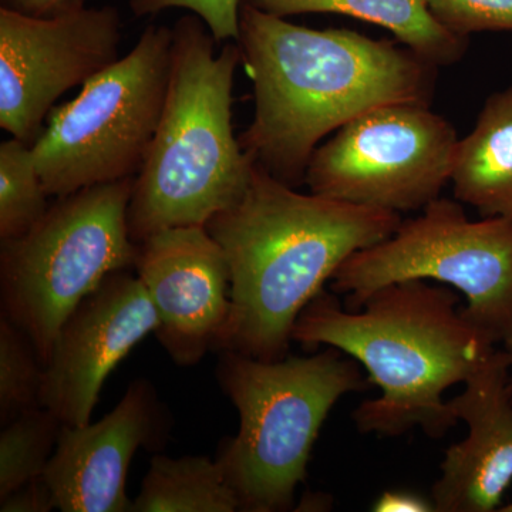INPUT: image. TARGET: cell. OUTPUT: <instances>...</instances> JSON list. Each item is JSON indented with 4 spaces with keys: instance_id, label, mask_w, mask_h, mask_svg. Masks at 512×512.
Wrapping results in <instances>:
<instances>
[{
    "instance_id": "1",
    "label": "cell",
    "mask_w": 512,
    "mask_h": 512,
    "mask_svg": "<svg viewBox=\"0 0 512 512\" xmlns=\"http://www.w3.org/2000/svg\"><path fill=\"white\" fill-rule=\"evenodd\" d=\"M237 43L255 100L239 143L291 187L305 181L316 146L332 131L384 104H430L439 69L409 47L293 25L247 0Z\"/></svg>"
},
{
    "instance_id": "2",
    "label": "cell",
    "mask_w": 512,
    "mask_h": 512,
    "mask_svg": "<svg viewBox=\"0 0 512 512\" xmlns=\"http://www.w3.org/2000/svg\"><path fill=\"white\" fill-rule=\"evenodd\" d=\"M400 224L399 212L301 194L256 164L244 197L205 225L231 275V316L218 350L285 359L296 320L325 282Z\"/></svg>"
},
{
    "instance_id": "3",
    "label": "cell",
    "mask_w": 512,
    "mask_h": 512,
    "mask_svg": "<svg viewBox=\"0 0 512 512\" xmlns=\"http://www.w3.org/2000/svg\"><path fill=\"white\" fill-rule=\"evenodd\" d=\"M454 291L410 279L377 289L355 312L322 291L299 315L293 342L339 349L382 390L353 412L360 433L397 437L420 427L437 440L458 423L443 394L497 345L464 316Z\"/></svg>"
},
{
    "instance_id": "4",
    "label": "cell",
    "mask_w": 512,
    "mask_h": 512,
    "mask_svg": "<svg viewBox=\"0 0 512 512\" xmlns=\"http://www.w3.org/2000/svg\"><path fill=\"white\" fill-rule=\"evenodd\" d=\"M217 45L194 13L175 22L163 114L128 204V229L138 245L163 229L205 227L251 184L256 163L232 127L241 47L227 43L217 53Z\"/></svg>"
},
{
    "instance_id": "5",
    "label": "cell",
    "mask_w": 512,
    "mask_h": 512,
    "mask_svg": "<svg viewBox=\"0 0 512 512\" xmlns=\"http://www.w3.org/2000/svg\"><path fill=\"white\" fill-rule=\"evenodd\" d=\"M217 380L241 420L217 461L244 512L291 510L330 410L370 386L359 362L329 346L276 362L221 350Z\"/></svg>"
},
{
    "instance_id": "6",
    "label": "cell",
    "mask_w": 512,
    "mask_h": 512,
    "mask_svg": "<svg viewBox=\"0 0 512 512\" xmlns=\"http://www.w3.org/2000/svg\"><path fill=\"white\" fill-rule=\"evenodd\" d=\"M134 178L56 198L26 234L2 242V315L32 339L45 367L77 305L107 276L136 269L140 245L127 221Z\"/></svg>"
},
{
    "instance_id": "7",
    "label": "cell",
    "mask_w": 512,
    "mask_h": 512,
    "mask_svg": "<svg viewBox=\"0 0 512 512\" xmlns=\"http://www.w3.org/2000/svg\"><path fill=\"white\" fill-rule=\"evenodd\" d=\"M173 28L150 25L136 46L56 106L32 143L50 197L134 178L163 114Z\"/></svg>"
},
{
    "instance_id": "8",
    "label": "cell",
    "mask_w": 512,
    "mask_h": 512,
    "mask_svg": "<svg viewBox=\"0 0 512 512\" xmlns=\"http://www.w3.org/2000/svg\"><path fill=\"white\" fill-rule=\"evenodd\" d=\"M433 279L466 295L464 316L495 345L512 343V220L471 221L460 201L436 198L392 237L350 255L330 289L359 311L383 286Z\"/></svg>"
},
{
    "instance_id": "9",
    "label": "cell",
    "mask_w": 512,
    "mask_h": 512,
    "mask_svg": "<svg viewBox=\"0 0 512 512\" xmlns=\"http://www.w3.org/2000/svg\"><path fill=\"white\" fill-rule=\"evenodd\" d=\"M456 128L424 103L366 111L316 148L306 170L312 194L393 212L440 197L456 160Z\"/></svg>"
},
{
    "instance_id": "10",
    "label": "cell",
    "mask_w": 512,
    "mask_h": 512,
    "mask_svg": "<svg viewBox=\"0 0 512 512\" xmlns=\"http://www.w3.org/2000/svg\"><path fill=\"white\" fill-rule=\"evenodd\" d=\"M113 6L33 16L0 6V127L32 144L64 93L120 59Z\"/></svg>"
},
{
    "instance_id": "11",
    "label": "cell",
    "mask_w": 512,
    "mask_h": 512,
    "mask_svg": "<svg viewBox=\"0 0 512 512\" xmlns=\"http://www.w3.org/2000/svg\"><path fill=\"white\" fill-rule=\"evenodd\" d=\"M158 318L143 282L114 272L64 320L45 367L42 406L63 424L90 423L104 380Z\"/></svg>"
},
{
    "instance_id": "12",
    "label": "cell",
    "mask_w": 512,
    "mask_h": 512,
    "mask_svg": "<svg viewBox=\"0 0 512 512\" xmlns=\"http://www.w3.org/2000/svg\"><path fill=\"white\" fill-rule=\"evenodd\" d=\"M136 272L156 309L154 333L177 365H197L220 348L231 316V275L207 228H168L144 239Z\"/></svg>"
},
{
    "instance_id": "13",
    "label": "cell",
    "mask_w": 512,
    "mask_h": 512,
    "mask_svg": "<svg viewBox=\"0 0 512 512\" xmlns=\"http://www.w3.org/2000/svg\"><path fill=\"white\" fill-rule=\"evenodd\" d=\"M167 407L154 384L137 379L109 414L94 424H63L46 483L63 512H131L126 478L138 448L160 450L170 436Z\"/></svg>"
},
{
    "instance_id": "14",
    "label": "cell",
    "mask_w": 512,
    "mask_h": 512,
    "mask_svg": "<svg viewBox=\"0 0 512 512\" xmlns=\"http://www.w3.org/2000/svg\"><path fill=\"white\" fill-rule=\"evenodd\" d=\"M512 353L497 349L468 376L451 400L466 440L448 447L441 477L431 488L436 512H491L512 483Z\"/></svg>"
},
{
    "instance_id": "15",
    "label": "cell",
    "mask_w": 512,
    "mask_h": 512,
    "mask_svg": "<svg viewBox=\"0 0 512 512\" xmlns=\"http://www.w3.org/2000/svg\"><path fill=\"white\" fill-rule=\"evenodd\" d=\"M454 197L483 218L512 220V84L491 94L471 133L458 141Z\"/></svg>"
},
{
    "instance_id": "16",
    "label": "cell",
    "mask_w": 512,
    "mask_h": 512,
    "mask_svg": "<svg viewBox=\"0 0 512 512\" xmlns=\"http://www.w3.org/2000/svg\"><path fill=\"white\" fill-rule=\"evenodd\" d=\"M256 9L286 18L305 13H338L390 30L404 46L434 66L463 60L468 37L444 28L426 0H247Z\"/></svg>"
},
{
    "instance_id": "17",
    "label": "cell",
    "mask_w": 512,
    "mask_h": 512,
    "mask_svg": "<svg viewBox=\"0 0 512 512\" xmlns=\"http://www.w3.org/2000/svg\"><path fill=\"white\" fill-rule=\"evenodd\" d=\"M239 501L217 460L205 456L151 458L131 512H235Z\"/></svg>"
},
{
    "instance_id": "18",
    "label": "cell",
    "mask_w": 512,
    "mask_h": 512,
    "mask_svg": "<svg viewBox=\"0 0 512 512\" xmlns=\"http://www.w3.org/2000/svg\"><path fill=\"white\" fill-rule=\"evenodd\" d=\"M63 421L46 407L20 414L0 433V500L43 476L55 453Z\"/></svg>"
},
{
    "instance_id": "19",
    "label": "cell",
    "mask_w": 512,
    "mask_h": 512,
    "mask_svg": "<svg viewBox=\"0 0 512 512\" xmlns=\"http://www.w3.org/2000/svg\"><path fill=\"white\" fill-rule=\"evenodd\" d=\"M32 144L10 138L0 144V241L22 237L49 210Z\"/></svg>"
},
{
    "instance_id": "20",
    "label": "cell",
    "mask_w": 512,
    "mask_h": 512,
    "mask_svg": "<svg viewBox=\"0 0 512 512\" xmlns=\"http://www.w3.org/2000/svg\"><path fill=\"white\" fill-rule=\"evenodd\" d=\"M45 365L35 343L6 316H0V421L42 406Z\"/></svg>"
},
{
    "instance_id": "21",
    "label": "cell",
    "mask_w": 512,
    "mask_h": 512,
    "mask_svg": "<svg viewBox=\"0 0 512 512\" xmlns=\"http://www.w3.org/2000/svg\"><path fill=\"white\" fill-rule=\"evenodd\" d=\"M444 28L458 36L512 32V0H426Z\"/></svg>"
},
{
    "instance_id": "22",
    "label": "cell",
    "mask_w": 512,
    "mask_h": 512,
    "mask_svg": "<svg viewBox=\"0 0 512 512\" xmlns=\"http://www.w3.org/2000/svg\"><path fill=\"white\" fill-rule=\"evenodd\" d=\"M241 5L242 0H130V9L138 18L170 9L188 10L207 25L217 43L239 39Z\"/></svg>"
},
{
    "instance_id": "23",
    "label": "cell",
    "mask_w": 512,
    "mask_h": 512,
    "mask_svg": "<svg viewBox=\"0 0 512 512\" xmlns=\"http://www.w3.org/2000/svg\"><path fill=\"white\" fill-rule=\"evenodd\" d=\"M56 508L55 495L43 476L33 478L0 500L2 512H49Z\"/></svg>"
},
{
    "instance_id": "24",
    "label": "cell",
    "mask_w": 512,
    "mask_h": 512,
    "mask_svg": "<svg viewBox=\"0 0 512 512\" xmlns=\"http://www.w3.org/2000/svg\"><path fill=\"white\" fill-rule=\"evenodd\" d=\"M89 0H0L2 8L33 16H52L64 10L83 8Z\"/></svg>"
},
{
    "instance_id": "25",
    "label": "cell",
    "mask_w": 512,
    "mask_h": 512,
    "mask_svg": "<svg viewBox=\"0 0 512 512\" xmlns=\"http://www.w3.org/2000/svg\"><path fill=\"white\" fill-rule=\"evenodd\" d=\"M373 511L376 512H431L434 511L433 501H427L421 495L409 491H384L376 501Z\"/></svg>"
},
{
    "instance_id": "26",
    "label": "cell",
    "mask_w": 512,
    "mask_h": 512,
    "mask_svg": "<svg viewBox=\"0 0 512 512\" xmlns=\"http://www.w3.org/2000/svg\"><path fill=\"white\" fill-rule=\"evenodd\" d=\"M500 512H512V503L504 505V507H501Z\"/></svg>"
},
{
    "instance_id": "27",
    "label": "cell",
    "mask_w": 512,
    "mask_h": 512,
    "mask_svg": "<svg viewBox=\"0 0 512 512\" xmlns=\"http://www.w3.org/2000/svg\"><path fill=\"white\" fill-rule=\"evenodd\" d=\"M503 348H504V346H503ZM505 349L510 350V352L512 353V345L508 346V348H505ZM511 384H512V376H511Z\"/></svg>"
}]
</instances>
